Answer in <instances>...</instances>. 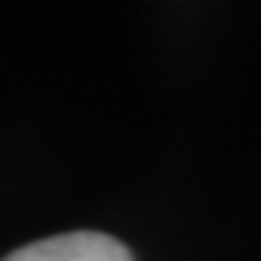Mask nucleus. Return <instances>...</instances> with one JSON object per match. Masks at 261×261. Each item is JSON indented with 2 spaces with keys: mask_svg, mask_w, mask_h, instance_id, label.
I'll list each match as a JSON object with an SVG mask.
<instances>
[{
  "mask_svg": "<svg viewBox=\"0 0 261 261\" xmlns=\"http://www.w3.org/2000/svg\"><path fill=\"white\" fill-rule=\"evenodd\" d=\"M0 261H133V255L120 239L107 233L76 230V233H60V236L29 242V246L10 252Z\"/></svg>",
  "mask_w": 261,
  "mask_h": 261,
  "instance_id": "1",
  "label": "nucleus"
}]
</instances>
